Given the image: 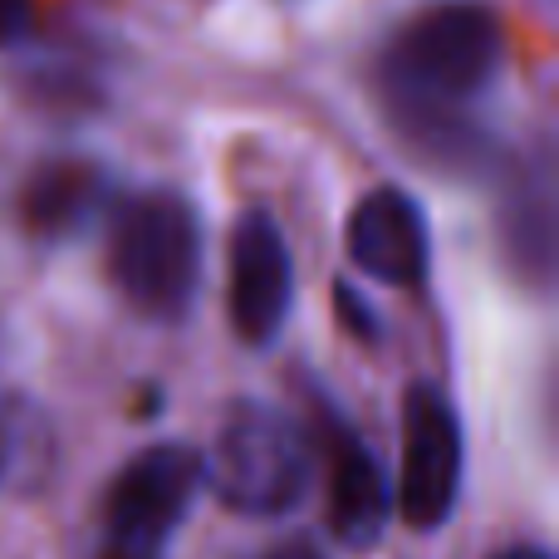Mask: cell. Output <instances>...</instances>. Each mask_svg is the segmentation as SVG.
Masks as SVG:
<instances>
[{
    "instance_id": "cell-1",
    "label": "cell",
    "mask_w": 559,
    "mask_h": 559,
    "mask_svg": "<svg viewBox=\"0 0 559 559\" xmlns=\"http://www.w3.org/2000/svg\"><path fill=\"white\" fill-rule=\"evenodd\" d=\"M501 64V25L481 0H432L393 35L383 84L413 118L442 123L491 84Z\"/></svg>"
},
{
    "instance_id": "cell-2",
    "label": "cell",
    "mask_w": 559,
    "mask_h": 559,
    "mask_svg": "<svg viewBox=\"0 0 559 559\" xmlns=\"http://www.w3.org/2000/svg\"><path fill=\"white\" fill-rule=\"evenodd\" d=\"M108 280L147 319H182L202 280V222L177 192H143L118 206Z\"/></svg>"
},
{
    "instance_id": "cell-3",
    "label": "cell",
    "mask_w": 559,
    "mask_h": 559,
    "mask_svg": "<svg viewBox=\"0 0 559 559\" xmlns=\"http://www.w3.org/2000/svg\"><path fill=\"white\" fill-rule=\"evenodd\" d=\"M314 452L299 423L265 403H236L202 456V481L241 515H285L305 501Z\"/></svg>"
},
{
    "instance_id": "cell-4",
    "label": "cell",
    "mask_w": 559,
    "mask_h": 559,
    "mask_svg": "<svg viewBox=\"0 0 559 559\" xmlns=\"http://www.w3.org/2000/svg\"><path fill=\"white\" fill-rule=\"evenodd\" d=\"M197 491H202V456L192 447H147L118 472L108 491L98 559H163Z\"/></svg>"
},
{
    "instance_id": "cell-5",
    "label": "cell",
    "mask_w": 559,
    "mask_h": 559,
    "mask_svg": "<svg viewBox=\"0 0 559 559\" xmlns=\"http://www.w3.org/2000/svg\"><path fill=\"white\" fill-rule=\"evenodd\" d=\"M462 491V423L442 388L417 383L403 403V481L397 511L413 531H437Z\"/></svg>"
},
{
    "instance_id": "cell-6",
    "label": "cell",
    "mask_w": 559,
    "mask_h": 559,
    "mask_svg": "<svg viewBox=\"0 0 559 559\" xmlns=\"http://www.w3.org/2000/svg\"><path fill=\"white\" fill-rule=\"evenodd\" d=\"M231 324L246 344H271L295 305V265L280 226L265 212H246L231 231V280H226Z\"/></svg>"
},
{
    "instance_id": "cell-7",
    "label": "cell",
    "mask_w": 559,
    "mask_h": 559,
    "mask_svg": "<svg viewBox=\"0 0 559 559\" xmlns=\"http://www.w3.org/2000/svg\"><path fill=\"white\" fill-rule=\"evenodd\" d=\"M348 261L364 275L383 280V285H423L427 265H432V236H427V216L397 187H378L348 212Z\"/></svg>"
},
{
    "instance_id": "cell-8",
    "label": "cell",
    "mask_w": 559,
    "mask_h": 559,
    "mask_svg": "<svg viewBox=\"0 0 559 559\" xmlns=\"http://www.w3.org/2000/svg\"><path fill=\"white\" fill-rule=\"evenodd\" d=\"M388 511H393V491H388L378 456L354 432H334L329 442V525L334 535L354 550H368L383 535Z\"/></svg>"
},
{
    "instance_id": "cell-9",
    "label": "cell",
    "mask_w": 559,
    "mask_h": 559,
    "mask_svg": "<svg viewBox=\"0 0 559 559\" xmlns=\"http://www.w3.org/2000/svg\"><path fill=\"white\" fill-rule=\"evenodd\" d=\"M94 187H98L94 173H84V167H49L25 197L29 222L49 236L69 231V226H79L84 212L94 206Z\"/></svg>"
},
{
    "instance_id": "cell-10",
    "label": "cell",
    "mask_w": 559,
    "mask_h": 559,
    "mask_svg": "<svg viewBox=\"0 0 559 559\" xmlns=\"http://www.w3.org/2000/svg\"><path fill=\"white\" fill-rule=\"evenodd\" d=\"M29 25V0H0V49L15 45Z\"/></svg>"
},
{
    "instance_id": "cell-11",
    "label": "cell",
    "mask_w": 559,
    "mask_h": 559,
    "mask_svg": "<svg viewBox=\"0 0 559 559\" xmlns=\"http://www.w3.org/2000/svg\"><path fill=\"white\" fill-rule=\"evenodd\" d=\"M265 559H324V555H319L309 540H289V545H280V550H271Z\"/></svg>"
},
{
    "instance_id": "cell-12",
    "label": "cell",
    "mask_w": 559,
    "mask_h": 559,
    "mask_svg": "<svg viewBox=\"0 0 559 559\" xmlns=\"http://www.w3.org/2000/svg\"><path fill=\"white\" fill-rule=\"evenodd\" d=\"M496 559H555V555L540 550V545H511V550H501Z\"/></svg>"
},
{
    "instance_id": "cell-13",
    "label": "cell",
    "mask_w": 559,
    "mask_h": 559,
    "mask_svg": "<svg viewBox=\"0 0 559 559\" xmlns=\"http://www.w3.org/2000/svg\"><path fill=\"white\" fill-rule=\"evenodd\" d=\"M5 456H10V432H5V417H0V472H5Z\"/></svg>"
}]
</instances>
